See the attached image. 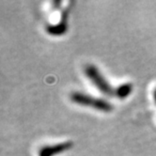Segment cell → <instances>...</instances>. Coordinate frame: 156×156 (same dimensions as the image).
I'll use <instances>...</instances> for the list:
<instances>
[{
    "label": "cell",
    "mask_w": 156,
    "mask_h": 156,
    "mask_svg": "<svg viewBox=\"0 0 156 156\" xmlns=\"http://www.w3.org/2000/svg\"><path fill=\"white\" fill-rule=\"evenodd\" d=\"M71 100L74 104L91 107L99 111H103V112H110L113 109L112 105L105 100L95 98L81 92H73L71 94Z\"/></svg>",
    "instance_id": "1"
},
{
    "label": "cell",
    "mask_w": 156,
    "mask_h": 156,
    "mask_svg": "<svg viewBox=\"0 0 156 156\" xmlns=\"http://www.w3.org/2000/svg\"><path fill=\"white\" fill-rule=\"evenodd\" d=\"M85 73L87 77L93 83V85L97 88H99V90L101 92L108 96L116 95V90H114V88L109 85V83L105 79L103 74L99 72V70L94 65L86 66Z\"/></svg>",
    "instance_id": "2"
},
{
    "label": "cell",
    "mask_w": 156,
    "mask_h": 156,
    "mask_svg": "<svg viewBox=\"0 0 156 156\" xmlns=\"http://www.w3.org/2000/svg\"><path fill=\"white\" fill-rule=\"evenodd\" d=\"M73 143L72 141H65L55 145L42 147L39 151V156H55L57 154L62 153L73 147Z\"/></svg>",
    "instance_id": "3"
},
{
    "label": "cell",
    "mask_w": 156,
    "mask_h": 156,
    "mask_svg": "<svg viewBox=\"0 0 156 156\" xmlns=\"http://www.w3.org/2000/svg\"><path fill=\"white\" fill-rule=\"evenodd\" d=\"M132 90H133V86L130 83L123 84L119 86L118 88H116V95L119 99H124L128 95H130V93L132 92Z\"/></svg>",
    "instance_id": "4"
},
{
    "label": "cell",
    "mask_w": 156,
    "mask_h": 156,
    "mask_svg": "<svg viewBox=\"0 0 156 156\" xmlns=\"http://www.w3.org/2000/svg\"><path fill=\"white\" fill-rule=\"evenodd\" d=\"M153 97H154V101L156 103V87L154 88V91H153Z\"/></svg>",
    "instance_id": "5"
}]
</instances>
